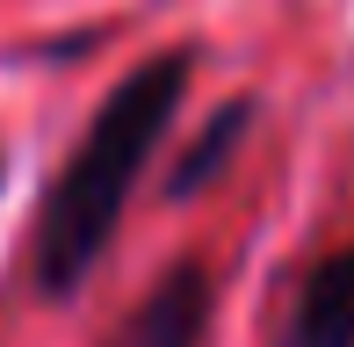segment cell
Wrapping results in <instances>:
<instances>
[{"label": "cell", "instance_id": "obj_3", "mask_svg": "<svg viewBox=\"0 0 354 347\" xmlns=\"http://www.w3.org/2000/svg\"><path fill=\"white\" fill-rule=\"evenodd\" d=\"M282 347H354V246H333L297 282Z\"/></svg>", "mask_w": 354, "mask_h": 347}, {"label": "cell", "instance_id": "obj_2", "mask_svg": "<svg viewBox=\"0 0 354 347\" xmlns=\"http://www.w3.org/2000/svg\"><path fill=\"white\" fill-rule=\"evenodd\" d=\"M210 311H217V282L203 261H174L167 275L131 304V319L116 326L109 347H203L210 340Z\"/></svg>", "mask_w": 354, "mask_h": 347}, {"label": "cell", "instance_id": "obj_4", "mask_svg": "<svg viewBox=\"0 0 354 347\" xmlns=\"http://www.w3.org/2000/svg\"><path fill=\"white\" fill-rule=\"evenodd\" d=\"M246 131H253V102L246 94H239V102H224L210 123H203L196 131V145L181 152V160H174V174H167V196L174 203H188V196H203V188L217 181L224 167H232V152L246 145Z\"/></svg>", "mask_w": 354, "mask_h": 347}, {"label": "cell", "instance_id": "obj_1", "mask_svg": "<svg viewBox=\"0 0 354 347\" xmlns=\"http://www.w3.org/2000/svg\"><path fill=\"white\" fill-rule=\"evenodd\" d=\"M188 80H196V51L174 44V51H152L138 73H123L116 94L94 109V123L80 131L73 160L51 174L37 203V232H29V254H37V290L66 297L102 268L109 239H116L123 210H131V188L145 181L152 152L167 145L174 116L188 102Z\"/></svg>", "mask_w": 354, "mask_h": 347}]
</instances>
